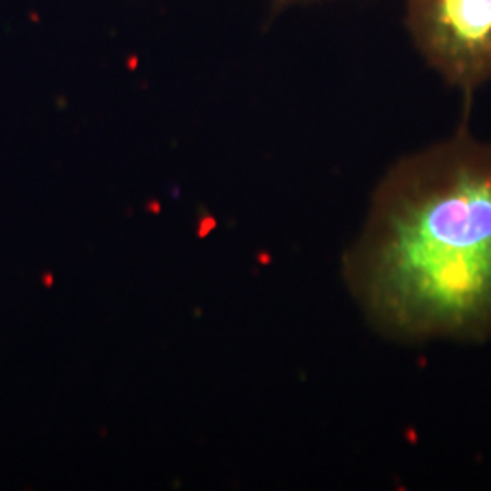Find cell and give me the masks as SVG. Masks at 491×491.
Wrapping results in <instances>:
<instances>
[{
  "label": "cell",
  "instance_id": "obj_2",
  "mask_svg": "<svg viewBox=\"0 0 491 491\" xmlns=\"http://www.w3.org/2000/svg\"><path fill=\"white\" fill-rule=\"evenodd\" d=\"M404 21L447 86L471 95L491 81V0H404Z\"/></svg>",
  "mask_w": 491,
  "mask_h": 491
},
{
  "label": "cell",
  "instance_id": "obj_1",
  "mask_svg": "<svg viewBox=\"0 0 491 491\" xmlns=\"http://www.w3.org/2000/svg\"><path fill=\"white\" fill-rule=\"evenodd\" d=\"M346 270L386 337L490 338L491 141L460 126L395 162Z\"/></svg>",
  "mask_w": 491,
  "mask_h": 491
}]
</instances>
